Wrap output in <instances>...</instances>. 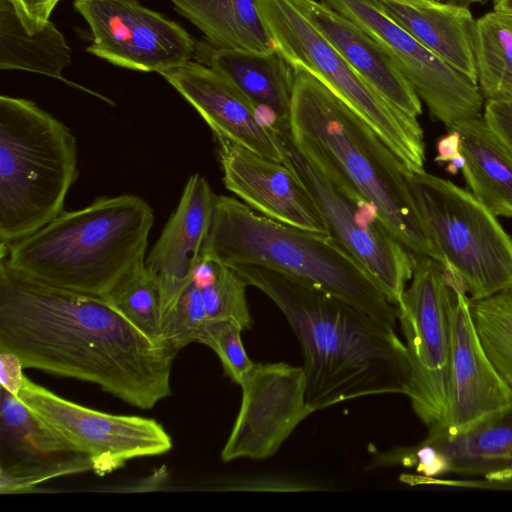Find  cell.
I'll return each instance as SVG.
<instances>
[{
    "label": "cell",
    "instance_id": "14",
    "mask_svg": "<svg viewBox=\"0 0 512 512\" xmlns=\"http://www.w3.org/2000/svg\"><path fill=\"white\" fill-rule=\"evenodd\" d=\"M449 282V281H448ZM450 390L446 416L429 439L453 440L495 420L512 407V392L479 338L466 292L449 282Z\"/></svg>",
    "mask_w": 512,
    "mask_h": 512
},
{
    "label": "cell",
    "instance_id": "36",
    "mask_svg": "<svg viewBox=\"0 0 512 512\" xmlns=\"http://www.w3.org/2000/svg\"><path fill=\"white\" fill-rule=\"evenodd\" d=\"M23 365L13 353L0 350V384L1 387L18 395L25 375Z\"/></svg>",
    "mask_w": 512,
    "mask_h": 512
},
{
    "label": "cell",
    "instance_id": "20",
    "mask_svg": "<svg viewBox=\"0 0 512 512\" xmlns=\"http://www.w3.org/2000/svg\"><path fill=\"white\" fill-rule=\"evenodd\" d=\"M375 2L421 44L477 83V23L469 7L442 0Z\"/></svg>",
    "mask_w": 512,
    "mask_h": 512
},
{
    "label": "cell",
    "instance_id": "3",
    "mask_svg": "<svg viewBox=\"0 0 512 512\" xmlns=\"http://www.w3.org/2000/svg\"><path fill=\"white\" fill-rule=\"evenodd\" d=\"M293 69L289 129L295 143L374 206L408 251L440 262L404 163L324 83L302 67Z\"/></svg>",
    "mask_w": 512,
    "mask_h": 512
},
{
    "label": "cell",
    "instance_id": "33",
    "mask_svg": "<svg viewBox=\"0 0 512 512\" xmlns=\"http://www.w3.org/2000/svg\"><path fill=\"white\" fill-rule=\"evenodd\" d=\"M242 331L241 325L232 319L208 320L197 339V343L216 353L225 375L238 385L255 364L243 346Z\"/></svg>",
    "mask_w": 512,
    "mask_h": 512
},
{
    "label": "cell",
    "instance_id": "32",
    "mask_svg": "<svg viewBox=\"0 0 512 512\" xmlns=\"http://www.w3.org/2000/svg\"><path fill=\"white\" fill-rule=\"evenodd\" d=\"M208 320L201 291L190 279L175 304L162 316L161 341L178 352L192 342H197Z\"/></svg>",
    "mask_w": 512,
    "mask_h": 512
},
{
    "label": "cell",
    "instance_id": "28",
    "mask_svg": "<svg viewBox=\"0 0 512 512\" xmlns=\"http://www.w3.org/2000/svg\"><path fill=\"white\" fill-rule=\"evenodd\" d=\"M200 289L209 320L232 319L243 330H250L253 320L246 298V281L231 267L201 255L190 278Z\"/></svg>",
    "mask_w": 512,
    "mask_h": 512
},
{
    "label": "cell",
    "instance_id": "26",
    "mask_svg": "<svg viewBox=\"0 0 512 512\" xmlns=\"http://www.w3.org/2000/svg\"><path fill=\"white\" fill-rule=\"evenodd\" d=\"M73 447L48 427L18 396L0 389L1 461H26L61 453Z\"/></svg>",
    "mask_w": 512,
    "mask_h": 512
},
{
    "label": "cell",
    "instance_id": "39",
    "mask_svg": "<svg viewBox=\"0 0 512 512\" xmlns=\"http://www.w3.org/2000/svg\"><path fill=\"white\" fill-rule=\"evenodd\" d=\"M510 469H511V473H512V466L510 467Z\"/></svg>",
    "mask_w": 512,
    "mask_h": 512
},
{
    "label": "cell",
    "instance_id": "18",
    "mask_svg": "<svg viewBox=\"0 0 512 512\" xmlns=\"http://www.w3.org/2000/svg\"><path fill=\"white\" fill-rule=\"evenodd\" d=\"M215 199L208 181L199 173L191 175L177 208L145 258L158 285L161 319L190 282L210 229Z\"/></svg>",
    "mask_w": 512,
    "mask_h": 512
},
{
    "label": "cell",
    "instance_id": "24",
    "mask_svg": "<svg viewBox=\"0 0 512 512\" xmlns=\"http://www.w3.org/2000/svg\"><path fill=\"white\" fill-rule=\"evenodd\" d=\"M71 49L49 22L28 33L7 0H0V68L24 70L66 81L63 70L71 64Z\"/></svg>",
    "mask_w": 512,
    "mask_h": 512
},
{
    "label": "cell",
    "instance_id": "11",
    "mask_svg": "<svg viewBox=\"0 0 512 512\" xmlns=\"http://www.w3.org/2000/svg\"><path fill=\"white\" fill-rule=\"evenodd\" d=\"M17 396L76 453L88 456L92 471L99 476L114 472L131 459L162 455L172 448L170 435L154 419L93 410L26 376Z\"/></svg>",
    "mask_w": 512,
    "mask_h": 512
},
{
    "label": "cell",
    "instance_id": "22",
    "mask_svg": "<svg viewBox=\"0 0 512 512\" xmlns=\"http://www.w3.org/2000/svg\"><path fill=\"white\" fill-rule=\"evenodd\" d=\"M458 168L471 193L495 216L512 218V151L482 117L455 123Z\"/></svg>",
    "mask_w": 512,
    "mask_h": 512
},
{
    "label": "cell",
    "instance_id": "31",
    "mask_svg": "<svg viewBox=\"0 0 512 512\" xmlns=\"http://www.w3.org/2000/svg\"><path fill=\"white\" fill-rule=\"evenodd\" d=\"M90 470L88 456L74 452L26 461H0V493L26 492L45 481Z\"/></svg>",
    "mask_w": 512,
    "mask_h": 512
},
{
    "label": "cell",
    "instance_id": "13",
    "mask_svg": "<svg viewBox=\"0 0 512 512\" xmlns=\"http://www.w3.org/2000/svg\"><path fill=\"white\" fill-rule=\"evenodd\" d=\"M74 7L92 32L87 51L113 65L160 74L194 57L186 30L137 0H74Z\"/></svg>",
    "mask_w": 512,
    "mask_h": 512
},
{
    "label": "cell",
    "instance_id": "5",
    "mask_svg": "<svg viewBox=\"0 0 512 512\" xmlns=\"http://www.w3.org/2000/svg\"><path fill=\"white\" fill-rule=\"evenodd\" d=\"M153 224L141 197H102L0 249V260L44 283L102 297L145 260Z\"/></svg>",
    "mask_w": 512,
    "mask_h": 512
},
{
    "label": "cell",
    "instance_id": "34",
    "mask_svg": "<svg viewBox=\"0 0 512 512\" xmlns=\"http://www.w3.org/2000/svg\"><path fill=\"white\" fill-rule=\"evenodd\" d=\"M28 33L42 30L59 0H7Z\"/></svg>",
    "mask_w": 512,
    "mask_h": 512
},
{
    "label": "cell",
    "instance_id": "37",
    "mask_svg": "<svg viewBox=\"0 0 512 512\" xmlns=\"http://www.w3.org/2000/svg\"><path fill=\"white\" fill-rule=\"evenodd\" d=\"M493 8L497 11L512 13V0H493Z\"/></svg>",
    "mask_w": 512,
    "mask_h": 512
},
{
    "label": "cell",
    "instance_id": "4",
    "mask_svg": "<svg viewBox=\"0 0 512 512\" xmlns=\"http://www.w3.org/2000/svg\"><path fill=\"white\" fill-rule=\"evenodd\" d=\"M202 255L226 266H256L342 300L395 328L398 308L370 274L331 236L256 213L216 195Z\"/></svg>",
    "mask_w": 512,
    "mask_h": 512
},
{
    "label": "cell",
    "instance_id": "25",
    "mask_svg": "<svg viewBox=\"0 0 512 512\" xmlns=\"http://www.w3.org/2000/svg\"><path fill=\"white\" fill-rule=\"evenodd\" d=\"M424 442L441 451L449 461V472L487 476L512 466V407L477 430L453 440Z\"/></svg>",
    "mask_w": 512,
    "mask_h": 512
},
{
    "label": "cell",
    "instance_id": "29",
    "mask_svg": "<svg viewBox=\"0 0 512 512\" xmlns=\"http://www.w3.org/2000/svg\"><path fill=\"white\" fill-rule=\"evenodd\" d=\"M102 298L151 341L164 344L160 337V293L145 260L123 275Z\"/></svg>",
    "mask_w": 512,
    "mask_h": 512
},
{
    "label": "cell",
    "instance_id": "12",
    "mask_svg": "<svg viewBox=\"0 0 512 512\" xmlns=\"http://www.w3.org/2000/svg\"><path fill=\"white\" fill-rule=\"evenodd\" d=\"M372 37L393 60L430 115L448 129L483 116L478 84L386 16L375 0H319Z\"/></svg>",
    "mask_w": 512,
    "mask_h": 512
},
{
    "label": "cell",
    "instance_id": "10",
    "mask_svg": "<svg viewBox=\"0 0 512 512\" xmlns=\"http://www.w3.org/2000/svg\"><path fill=\"white\" fill-rule=\"evenodd\" d=\"M409 287L397 306L411 367L406 395L429 432L444 423L450 390V286L437 260L415 255Z\"/></svg>",
    "mask_w": 512,
    "mask_h": 512
},
{
    "label": "cell",
    "instance_id": "23",
    "mask_svg": "<svg viewBox=\"0 0 512 512\" xmlns=\"http://www.w3.org/2000/svg\"><path fill=\"white\" fill-rule=\"evenodd\" d=\"M214 47L268 53L276 49L260 0H170Z\"/></svg>",
    "mask_w": 512,
    "mask_h": 512
},
{
    "label": "cell",
    "instance_id": "15",
    "mask_svg": "<svg viewBox=\"0 0 512 512\" xmlns=\"http://www.w3.org/2000/svg\"><path fill=\"white\" fill-rule=\"evenodd\" d=\"M241 406L221 459L273 456L299 423L311 414L303 368L284 362L257 363L241 384Z\"/></svg>",
    "mask_w": 512,
    "mask_h": 512
},
{
    "label": "cell",
    "instance_id": "30",
    "mask_svg": "<svg viewBox=\"0 0 512 512\" xmlns=\"http://www.w3.org/2000/svg\"><path fill=\"white\" fill-rule=\"evenodd\" d=\"M471 311L488 357L512 392V290L471 300Z\"/></svg>",
    "mask_w": 512,
    "mask_h": 512
},
{
    "label": "cell",
    "instance_id": "35",
    "mask_svg": "<svg viewBox=\"0 0 512 512\" xmlns=\"http://www.w3.org/2000/svg\"><path fill=\"white\" fill-rule=\"evenodd\" d=\"M483 115L512 151V102L485 101Z\"/></svg>",
    "mask_w": 512,
    "mask_h": 512
},
{
    "label": "cell",
    "instance_id": "17",
    "mask_svg": "<svg viewBox=\"0 0 512 512\" xmlns=\"http://www.w3.org/2000/svg\"><path fill=\"white\" fill-rule=\"evenodd\" d=\"M160 75L199 113L213 135L226 137L260 156L284 163L275 130L264 124L257 106L228 78L190 60Z\"/></svg>",
    "mask_w": 512,
    "mask_h": 512
},
{
    "label": "cell",
    "instance_id": "16",
    "mask_svg": "<svg viewBox=\"0 0 512 512\" xmlns=\"http://www.w3.org/2000/svg\"><path fill=\"white\" fill-rule=\"evenodd\" d=\"M214 138L227 190L263 216L329 235L326 221L312 194L293 169L226 137L214 135Z\"/></svg>",
    "mask_w": 512,
    "mask_h": 512
},
{
    "label": "cell",
    "instance_id": "9",
    "mask_svg": "<svg viewBox=\"0 0 512 512\" xmlns=\"http://www.w3.org/2000/svg\"><path fill=\"white\" fill-rule=\"evenodd\" d=\"M274 130L284 163L307 186L326 221L329 235L370 274L389 301L398 306L412 278L415 255L387 229L374 206L295 143L289 123L277 125Z\"/></svg>",
    "mask_w": 512,
    "mask_h": 512
},
{
    "label": "cell",
    "instance_id": "7",
    "mask_svg": "<svg viewBox=\"0 0 512 512\" xmlns=\"http://www.w3.org/2000/svg\"><path fill=\"white\" fill-rule=\"evenodd\" d=\"M408 182L448 281L481 300L512 290V237L471 192L425 170Z\"/></svg>",
    "mask_w": 512,
    "mask_h": 512
},
{
    "label": "cell",
    "instance_id": "6",
    "mask_svg": "<svg viewBox=\"0 0 512 512\" xmlns=\"http://www.w3.org/2000/svg\"><path fill=\"white\" fill-rule=\"evenodd\" d=\"M78 176L71 130L34 102L0 97V249L64 211Z\"/></svg>",
    "mask_w": 512,
    "mask_h": 512
},
{
    "label": "cell",
    "instance_id": "8",
    "mask_svg": "<svg viewBox=\"0 0 512 512\" xmlns=\"http://www.w3.org/2000/svg\"><path fill=\"white\" fill-rule=\"evenodd\" d=\"M276 48L293 66L313 74L365 121L411 172L424 170L423 130L383 97L328 42L293 0H260Z\"/></svg>",
    "mask_w": 512,
    "mask_h": 512
},
{
    "label": "cell",
    "instance_id": "1",
    "mask_svg": "<svg viewBox=\"0 0 512 512\" xmlns=\"http://www.w3.org/2000/svg\"><path fill=\"white\" fill-rule=\"evenodd\" d=\"M0 350L24 369L96 384L140 409L171 395L178 353L151 341L102 297L44 283L3 260Z\"/></svg>",
    "mask_w": 512,
    "mask_h": 512
},
{
    "label": "cell",
    "instance_id": "19",
    "mask_svg": "<svg viewBox=\"0 0 512 512\" xmlns=\"http://www.w3.org/2000/svg\"><path fill=\"white\" fill-rule=\"evenodd\" d=\"M340 55L383 97L412 117L421 100L382 47L354 22L317 0H293Z\"/></svg>",
    "mask_w": 512,
    "mask_h": 512
},
{
    "label": "cell",
    "instance_id": "21",
    "mask_svg": "<svg viewBox=\"0 0 512 512\" xmlns=\"http://www.w3.org/2000/svg\"><path fill=\"white\" fill-rule=\"evenodd\" d=\"M194 58L232 81L258 109L273 113L278 124L289 122L294 69L277 48L257 53L196 42Z\"/></svg>",
    "mask_w": 512,
    "mask_h": 512
},
{
    "label": "cell",
    "instance_id": "38",
    "mask_svg": "<svg viewBox=\"0 0 512 512\" xmlns=\"http://www.w3.org/2000/svg\"><path fill=\"white\" fill-rule=\"evenodd\" d=\"M442 1L458 4V5L465 6V7H469L470 5L476 4V3H478V4H486L490 0H442Z\"/></svg>",
    "mask_w": 512,
    "mask_h": 512
},
{
    "label": "cell",
    "instance_id": "2",
    "mask_svg": "<svg viewBox=\"0 0 512 512\" xmlns=\"http://www.w3.org/2000/svg\"><path fill=\"white\" fill-rule=\"evenodd\" d=\"M231 268L273 301L295 333L311 413L369 395L408 394L409 357L394 328L271 270Z\"/></svg>",
    "mask_w": 512,
    "mask_h": 512
},
{
    "label": "cell",
    "instance_id": "27",
    "mask_svg": "<svg viewBox=\"0 0 512 512\" xmlns=\"http://www.w3.org/2000/svg\"><path fill=\"white\" fill-rule=\"evenodd\" d=\"M477 83L485 101L512 102V13L476 19Z\"/></svg>",
    "mask_w": 512,
    "mask_h": 512
}]
</instances>
